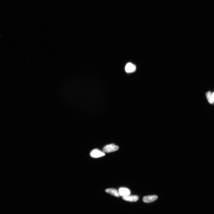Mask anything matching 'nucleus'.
<instances>
[{"label":"nucleus","mask_w":214,"mask_h":214,"mask_svg":"<svg viewBox=\"0 0 214 214\" xmlns=\"http://www.w3.org/2000/svg\"><path fill=\"white\" fill-rule=\"evenodd\" d=\"M105 192L108 193L116 197H119L120 196L118 191L114 189L111 188V189H107L105 190Z\"/></svg>","instance_id":"obj_7"},{"label":"nucleus","mask_w":214,"mask_h":214,"mask_svg":"<svg viewBox=\"0 0 214 214\" xmlns=\"http://www.w3.org/2000/svg\"><path fill=\"white\" fill-rule=\"evenodd\" d=\"M123 199L124 201L130 202H135L138 201L139 197L137 195H132L128 196L123 197Z\"/></svg>","instance_id":"obj_6"},{"label":"nucleus","mask_w":214,"mask_h":214,"mask_svg":"<svg viewBox=\"0 0 214 214\" xmlns=\"http://www.w3.org/2000/svg\"><path fill=\"white\" fill-rule=\"evenodd\" d=\"M206 96L209 103L213 104V94L210 91H208L206 93Z\"/></svg>","instance_id":"obj_8"},{"label":"nucleus","mask_w":214,"mask_h":214,"mask_svg":"<svg viewBox=\"0 0 214 214\" xmlns=\"http://www.w3.org/2000/svg\"><path fill=\"white\" fill-rule=\"evenodd\" d=\"M118 192L120 196L123 197L129 196L131 193V192L129 189L124 187L120 188Z\"/></svg>","instance_id":"obj_4"},{"label":"nucleus","mask_w":214,"mask_h":214,"mask_svg":"<svg viewBox=\"0 0 214 214\" xmlns=\"http://www.w3.org/2000/svg\"><path fill=\"white\" fill-rule=\"evenodd\" d=\"M158 198V196L155 195L146 196L144 197L143 198V201L145 203H149L154 202Z\"/></svg>","instance_id":"obj_3"},{"label":"nucleus","mask_w":214,"mask_h":214,"mask_svg":"<svg viewBox=\"0 0 214 214\" xmlns=\"http://www.w3.org/2000/svg\"><path fill=\"white\" fill-rule=\"evenodd\" d=\"M118 149V146L115 145L114 144H111L104 146L103 150L104 152L109 153L115 152Z\"/></svg>","instance_id":"obj_1"},{"label":"nucleus","mask_w":214,"mask_h":214,"mask_svg":"<svg viewBox=\"0 0 214 214\" xmlns=\"http://www.w3.org/2000/svg\"><path fill=\"white\" fill-rule=\"evenodd\" d=\"M213 102H214V92H213Z\"/></svg>","instance_id":"obj_9"},{"label":"nucleus","mask_w":214,"mask_h":214,"mask_svg":"<svg viewBox=\"0 0 214 214\" xmlns=\"http://www.w3.org/2000/svg\"><path fill=\"white\" fill-rule=\"evenodd\" d=\"M125 71L127 73H133L135 71L136 67L135 65L131 63L127 64L125 67Z\"/></svg>","instance_id":"obj_5"},{"label":"nucleus","mask_w":214,"mask_h":214,"mask_svg":"<svg viewBox=\"0 0 214 214\" xmlns=\"http://www.w3.org/2000/svg\"><path fill=\"white\" fill-rule=\"evenodd\" d=\"M105 154L104 152L98 149L93 150L90 153V156L93 158H98L103 157Z\"/></svg>","instance_id":"obj_2"}]
</instances>
